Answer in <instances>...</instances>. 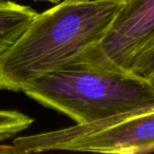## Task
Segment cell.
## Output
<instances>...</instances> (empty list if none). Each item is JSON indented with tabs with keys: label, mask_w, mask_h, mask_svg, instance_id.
I'll return each mask as SVG.
<instances>
[{
	"label": "cell",
	"mask_w": 154,
	"mask_h": 154,
	"mask_svg": "<svg viewBox=\"0 0 154 154\" xmlns=\"http://www.w3.org/2000/svg\"><path fill=\"white\" fill-rule=\"evenodd\" d=\"M128 71L147 79L154 80V35L134 55Z\"/></svg>",
	"instance_id": "52a82bcc"
},
{
	"label": "cell",
	"mask_w": 154,
	"mask_h": 154,
	"mask_svg": "<svg viewBox=\"0 0 154 154\" xmlns=\"http://www.w3.org/2000/svg\"><path fill=\"white\" fill-rule=\"evenodd\" d=\"M153 152H154V149H153Z\"/></svg>",
	"instance_id": "9c48e42d"
},
{
	"label": "cell",
	"mask_w": 154,
	"mask_h": 154,
	"mask_svg": "<svg viewBox=\"0 0 154 154\" xmlns=\"http://www.w3.org/2000/svg\"><path fill=\"white\" fill-rule=\"evenodd\" d=\"M154 149V103L116 116L35 135L21 136L0 154L79 151L104 154H146Z\"/></svg>",
	"instance_id": "3957f363"
},
{
	"label": "cell",
	"mask_w": 154,
	"mask_h": 154,
	"mask_svg": "<svg viewBox=\"0 0 154 154\" xmlns=\"http://www.w3.org/2000/svg\"><path fill=\"white\" fill-rule=\"evenodd\" d=\"M125 0H62L37 13L0 55V90L23 92L42 75L72 64L103 39Z\"/></svg>",
	"instance_id": "6da1fadb"
},
{
	"label": "cell",
	"mask_w": 154,
	"mask_h": 154,
	"mask_svg": "<svg viewBox=\"0 0 154 154\" xmlns=\"http://www.w3.org/2000/svg\"><path fill=\"white\" fill-rule=\"evenodd\" d=\"M37 13L25 4L0 0V55L23 33Z\"/></svg>",
	"instance_id": "5b68a950"
},
{
	"label": "cell",
	"mask_w": 154,
	"mask_h": 154,
	"mask_svg": "<svg viewBox=\"0 0 154 154\" xmlns=\"http://www.w3.org/2000/svg\"><path fill=\"white\" fill-rule=\"evenodd\" d=\"M37 1H46V2H51V3L54 4H58L62 1V0H37Z\"/></svg>",
	"instance_id": "ba28073f"
},
{
	"label": "cell",
	"mask_w": 154,
	"mask_h": 154,
	"mask_svg": "<svg viewBox=\"0 0 154 154\" xmlns=\"http://www.w3.org/2000/svg\"><path fill=\"white\" fill-rule=\"evenodd\" d=\"M153 35L154 0H125L103 39L68 67L126 72Z\"/></svg>",
	"instance_id": "277c9868"
},
{
	"label": "cell",
	"mask_w": 154,
	"mask_h": 154,
	"mask_svg": "<svg viewBox=\"0 0 154 154\" xmlns=\"http://www.w3.org/2000/svg\"><path fill=\"white\" fill-rule=\"evenodd\" d=\"M34 123V118L19 111L0 110V143L25 131Z\"/></svg>",
	"instance_id": "8992f818"
},
{
	"label": "cell",
	"mask_w": 154,
	"mask_h": 154,
	"mask_svg": "<svg viewBox=\"0 0 154 154\" xmlns=\"http://www.w3.org/2000/svg\"><path fill=\"white\" fill-rule=\"evenodd\" d=\"M23 93L75 123H87L154 103V80L130 71L67 67L37 78Z\"/></svg>",
	"instance_id": "7a4b0ae2"
}]
</instances>
